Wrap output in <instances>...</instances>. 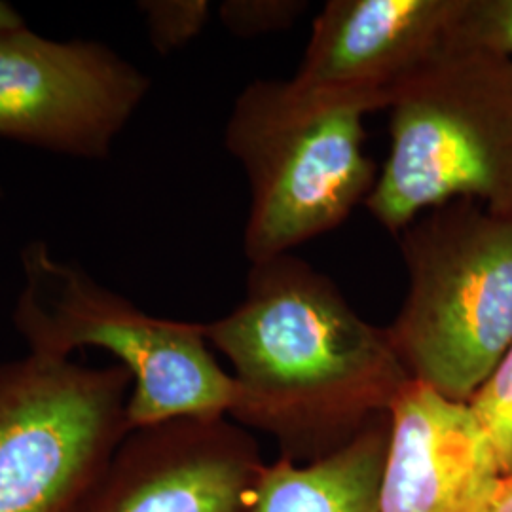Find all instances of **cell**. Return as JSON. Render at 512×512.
Wrapping results in <instances>:
<instances>
[{
	"mask_svg": "<svg viewBox=\"0 0 512 512\" xmlns=\"http://www.w3.org/2000/svg\"><path fill=\"white\" fill-rule=\"evenodd\" d=\"M205 334L234 366L230 418L270 435L294 465L348 448L412 380L387 329L293 253L251 264L245 298Z\"/></svg>",
	"mask_w": 512,
	"mask_h": 512,
	"instance_id": "6da1fadb",
	"label": "cell"
},
{
	"mask_svg": "<svg viewBox=\"0 0 512 512\" xmlns=\"http://www.w3.org/2000/svg\"><path fill=\"white\" fill-rule=\"evenodd\" d=\"M380 109L382 97L311 90L293 78L243 88L224 145L249 179L243 251L251 264L293 253L366 202L378 175L363 120Z\"/></svg>",
	"mask_w": 512,
	"mask_h": 512,
	"instance_id": "7a4b0ae2",
	"label": "cell"
},
{
	"mask_svg": "<svg viewBox=\"0 0 512 512\" xmlns=\"http://www.w3.org/2000/svg\"><path fill=\"white\" fill-rule=\"evenodd\" d=\"M387 110L389 154L365 202L385 230L456 200L512 215V59L444 46Z\"/></svg>",
	"mask_w": 512,
	"mask_h": 512,
	"instance_id": "3957f363",
	"label": "cell"
},
{
	"mask_svg": "<svg viewBox=\"0 0 512 512\" xmlns=\"http://www.w3.org/2000/svg\"><path fill=\"white\" fill-rule=\"evenodd\" d=\"M399 236L408 291L389 340L412 380L469 404L512 346V215L456 200Z\"/></svg>",
	"mask_w": 512,
	"mask_h": 512,
	"instance_id": "277c9868",
	"label": "cell"
},
{
	"mask_svg": "<svg viewBox=\"0 0 512 512\" xmlns=\"http://www.w3.org/2000/svg\"><path fill=\"white\" fill-rule=\"evenodd\" d=\"M23 289L12 313L31 353L71 359L76 349L109 351L131 376V429L232 412L236 382L209 349L205 325L154 317L99 285L42 239L21 251Z\"/></svg>",
	"mask_w": 512,
	"mask_h": 512,
	"instance_id": "5b68a950",
	"label": "cell"
},
{
	"mask_svg": "<svg viewBox=\"0 0 512 512\" xmlns=\"http://www.w3.org/2000/svg\"><path fill=\"white\" fill-rule=\"evenodd\" d=\"M124 366L0 363V512H67L131 427Z\"/></svg>",
	"mask_w": 512,
	"mask_h": 512,
	"instance_id": "8992f818",
	"label": "cell"
},
{
	"mask_svg": "<svg viewBox=\"0 0 512 512\" xmlns=\"http://www.w3.org/2000/svg\"><path fill=\"white\" fill-rule=\"evenodd\" d=\"M150 90L97 40H52L27 25L0 35V139L105 160Z\"/></svg>",
	"mask_w": 512,
	"mask_h": 512,
	"instance_id": "52a82bcc",
	"label": "cell"
},
{
	"mask_svg": "<svg viewBox=\"0 0 512 512\" xmlns=\"http://www.w3.org/2000/svg\"><path fill=\"white\" fill-rule=\"evenodd\" d=\"M228 416L131 429L67 512H251L266 471Z\"/></svg>",
	"mask_w": 512,
	"mask_h": 512,
	"instance_id": "ba28073f",
	"label": "cell"
},
{
	"mask_svg": "<svg viewBox=\"0 0 512 512\" xmlns=\"http://www.w3.org/2000/svg\"><path fill=\"white\" fill-rule=\"evenodd\" d=\"M501 478L471 404L404 385L389 408L378 512H484Z\"/></svg>",
	"mask_w": 512,
	"mask_h": 512,
	"instance_id": "9c48e42d",
	"label": "cell"
},
{
	"mask_svg": "<svg viewBox=\"0 0 512 512\" xmlns=\"http://www.w3.org/2000/svg\"><path fill=\"white\" fill-rule=\"evenodd\" d=\"M459 0H329L294 82L387 101L446 46Z\"/></svg>",
	"mask_w": 512,
	"mask_h": 512,
	"instance_id": "30bf717a",
	"label": "cell"
},
{
	"mask_svg": "<svg viewBox=\"0 0 512 512\" xmlns=\"http://www.w3.org/2000/svg\"><path fill=\"white\" fill-rule=\"evenodd\" d=\"M389 416L330 458L266 465L251 512H378Z\"/></svg>",
	"mask_w": 512,
	"mask_h": 512,
	"instance_id": "8fae6325",
	"label": "cell"
},
{
	"mask_svg": "<svg viewBox=\"0 0 512 512\" xmlns=\"http://www.w3.org/2000/svg\"><path fill=\"white\" fill-rule=\"evenodd\" d=\"M446 48L512 59V0H459Z\"/></svg>",
	"mask_w": 512,
	"mask_h": 512,
	"instance_id": "7c38bea8",
	"label": "cell"
},
{
	"mask_svg": "<svg viewBox=\"0 0 512 512\" xmlns=\"http://www.w3.org/2000/svg\"><path fill=\"white\" fill-rule=\"evenodd\" d=\"M469 404L494 448L501 473L512 475V346Z\"/></svg>",
	"mask_w": 512,
	"mask_h": 512,
	"instance_id": "4fadbf2b",
	"label": "cell"
},
{
	"mask_svg": "<svg viewBox=\"0 0 512 512\" xmlns=\"http://www.w3.org/2000/svg\"><path fill=\"white\" fill-rule=\"evenodd\" d=\"M150 44L162 55L171 54L202 35L211 4L207 0H147L139 2Z\"/></svg>",
	"mask_w": 512,
	"mask_h": 512,
	"instance_id": "5bb4252c",
	"label": "cell"
},
{
	"mask_svg": "<svg viewBox=\"0 0 512 512\" xmlns=\"http://www.w3.org/2000/svg\"><path fill=\"white\" fill-rule=\"evenodd\" d=\"M306 8L304 0H228L222 2L219 14L228 31L251 38L293 27Z\"/></svg>",
	"mask_w": 512,
	"mask_h": 512,
	"instance_id": "9a60e30c",
	"label": "cell"
},
{
	"mask_svg": "<svg viewBox=\"0 0 512 512\" xmlns=\"http://www.w3.org/2000/svg\"><path fill=\"white\" fill-rule=\"evenodd\" d=\"M484 512H512V475L501 478Z\"/></svg>",
	"mask_w": 512,
	"mask_h": 512,
	"instance_id": "2e32d148",
	"label": "cell"
},
{
	"mask_svg": "<svg viewBox=\"0 0 512 512\" xmlns=\"http://www.w3.org/2000/svg\"><path fill=\"white\" fill-rule=\"evenodd\" d=\"M25 19L21 18L16 8H12L10 4L0 0V35L16 31L19 27H25Z\"/></svg>",
	"mask_w": 512,
	"mask_h": 512,
	"instance_id": "e0dca14e",
	"label": "cell"
},
{
	"mask_svg": "<svg viewBox=\"0 0 512 512\" xmlns=\"http://www.w3.org/2000/svg\"><path fill=\"white\" fill-rule=\"evenodd\" d=\"M0 194H2V190H0Z\"/></svg>",
	"mask_w": 512,
	"mask_h": 512,
	"instance_id": "ac0fdd59",
	"label": "cell"
}]
</instances>
